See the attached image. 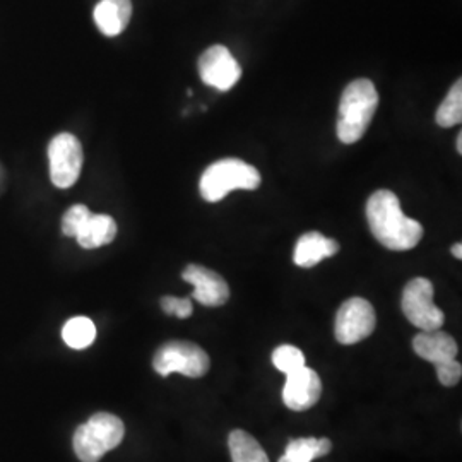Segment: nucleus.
I'll list each match as a JSON object with an SVG mask.
<instances>
[{"mask_svg":"<svg viewBox=\"0 0 462 462\" xmlns=\"http://www.w3.org/2000/svg\"><path fill=\"white\" fill-rule=\"evenodd\" d=\"M319 457V439L291 440L278 462H312Z\"/></svg>","mask_w":462,"mask_h":462,"instance_id":"20","label":"nucleus"},{"mask_svg":"<svg viewBox=\"0 0 462 462\" xmlns=\"http://www.w3.org/2000/svg\"><path fill=\"white\" fill-rule=\"evenodd\" d=\"M133 16L131 0H99L95 7V23L105 36H118Z\"/></svg>","mask_w":462,"mask_h":462,"instance_id":"14","label":"nucleus"},{"mask_svg":"<svg viewBox=\"0 0 462 462\" xmlns=\"http://www.w3.org/2000/svg\"><path fill=\"white\" fill-rule=\"evenodd\" d=\"M198 69L202 83L217 91H230L242 78V67L223 45H213L206 50L199 57Z\"/></svg>","mask_w":462,"mask_h":462,"instance_id":"9","label":"nucleus"},{"mask_svg":"<svg viewBox=\"0 0 462 462\" xmlns=\"http://www.w3.org/2000/svg\"><path fill=\"white\" fill-rule=\"evenodd\" d=\"M261 182L263 177L255 166L238 158H223L204 170L199 192L208 202H219L233 190H255Z\"/></svg>","mask_w":462,"mask_h":462,"instance_id":"3","label":"nucleus"},{"mask_svg":"<svg viewBox=\"0 0 462 462\" xmlns=\"http://www.w3.org/2000/svg\"><path fill=\"white\" fill-rule=\"evenodd\" d=\"M182 278L194 286L192 298H196V301L204 307H221L230 298L228 282L213 269L199 264L187 265Z\"/></svg>","mask_w":462,"mask_h":462,"instance_id":"10","label":"nucleus"},{"mask_svg":"<svg viewBox=\"0 0 462 462\" xmlns=\"http://www.w3.org/2000/svg\"><path fill=\"white\" fill-rule=\"evenodd\" d=\"M231 461L269 462V457L261 444L244 430H233L228 437Z\"/></svg>","mask_w":462,"mask_h":462,"instance_id":"16","label":"nucleus"},{"mask_svg":"<svg viewBox=\"0 0 462 462\" xmlns=\"http://www.w3.org/2000/svg\"><path fill=\"white\" fill-rule=\"evenodd\" d=\"M435 120L440 127H456L462 122V81H456L446 99L440 103Z\"/></svg>","mask_w":462,"mask_h":462,"instance_id":"18","label":"nucleus"},{"mask_svg":"<svg viewBox=\"0 0 462 462\" xmlns=\"http://www.w3.org/2000/svg\"><path fill=\"white\" fill-rule=\"evenodd\" d=\"M330 450H332V442L329 439H319V457L328 456Z\"/></svg>","mask_w":462,"mask_h":462,"instance_id":"24","label":"nucleus"},{"mask_svg":"<svg viewBox=\"0 0 462 462\" xmlns=\"http://www.w3.org/2000/svg\"><path fill=\"white\" fill-rule=\"evenodd\" d=\"M456 148H457V152L462 154V133L457 134V141H456Z\"/></svg>","mask_w":462,"mask_h":462,"instance_id":"26","label":"nucleus"},{"mask_svg":"<svg viewBox=\"0 0 462 462\" xmlns=\"http://www.w3.org/2000/svg\"><path fill=\"white\" fill-rule=\"evenodd\" d=\"M116 223L112 216L93 215L88 217L83 228L76 235L78 244L83 248H98L116 240Z\"/></svg>","mask_w":462,"mask_h":462,"instance_id":"15","label":"nucleus"},{"mask_svg":"<svg viewBox=\"0 0 462 462\" xmlns=\"http://www.w3.org/2000/svg\"><path fill=\"white\" fill-rule=\"evenodd\" d=\"M366 221L380 244L394 252L411 250L423 238L421 223L404 215L396 194L385 189L368 199Z\"/></svg>","mask_w":462,"mask_h":462,"instance_id":"1","label":"nucleus"},{"mask_svg":"<svg viewBox=\"0 0 462 462\" xmlns=\"http://www.w3.org/2000/svg\"><path fill=\"white\" fill-rule=\"evenodd\" d=\"M125 435L124 421L110 413H97L74 433V452L81 462H98L120 446Z\"/></svg>","mask_w":462,"mask_h":462,"instance_id":"4","label":"nucleus"},{"mask_svg":"<svg viewBox=\"0 0 462 462\" xmlns=\"http://www.w3.org/2000/svg\"><path fill=\"white\" fill-rule=\"evenodd\" d=\"M91 216V211L83 206V204H76L72 208H69L66 215L62 217V233L66 236H74L83 228L84 223L88 221V217Z\"/></svg>","mask_w":462,"mask_h":462,"instance_id":"21","label":"nucleus"},{"mask_svg":"<svg viewBox=\"0 0 462 462\" xmlns=\"http://www.w3.org/2000/svg\"><path fill=\"white\" fill-rule=\"evenodd\" d=\"M401 309L418 329H440L446 322V315L433 303V284L425 278H414L406 284Z\"/></svg>","mask_w":462,"mask_h":462,"instance_id":"7","label":"nucleus"},{"mask_svg":"<svg viewBox=\"0 0 462 462\" xmlns=\"http://www.w3.org/2000/svg\"><path fill=\"white\" fill-rule=\"evenodd\" d=\"M435 370H437L439 382L446 387H454L456 383H459L462 377V366L456 358L444 364L435 365Z\"/></svg>","mask_w":462,"mask_h":462,"instance_id":"23","label":"nucleus"},{"mask_svg":"<svg viewBox=\"0 0 462 462\" xmlns=\"http://www.w3.org/2000/svg\"><path fill=\"white\" fill-rule=\"evenodd\" d=\"M414 353L430 364L439 365L454 360L459 346L456 339L444 330H421L413 339Z\"/></svg>","mask_w":462,"mask_h":462,"instance_id":"12","label":"nucleus"},{"mask_svg":"<svg viewBox=\"0 0 462 462\" xmlns=\"http://www.w3.org/2000/svg\"><path fill=\"white\" fill-rule=\"evenodd\" d=\"M273 364L280 372L290 375V374H295L300 368L305 366V355L297 346L282 345V346L274 349Z\"/></svg>","mask_w":462,"mask_h":462,"instance_id":"19","label":"nucleus"},{"mask_svg":"<svg viewBox=\"0 0 462 462\" xmlns=\"http://www.w3.org/2000/svg\"><path fill=\"white\" fill-rule=\"evenodd\" d=\"M379 106L375 84L370 79H356L347 84L339 101L336 133L343 144L358 143L368 131Z\"/></svg>","mask_w":462,"mask_h":462,"instance_id":"2","label":"nucleus"},{"mask_svg":"<svg viewBox=\"0 0 462 462\" xmlns=\"http://www.w3.org/2000/svg\"><path fill=\"white\" fill-rule=\"evenodd\" d=\"M339 252V244L319 231H309L298 238L293 261L298 267L310 269L324 259L334 257Z\"/></svg>","mask_w":462,"mask_h":462,"instance_id":"13","label":"nucleus"},{"mask_svg":"<svg viewBox=\"0 0 462 462\" xmlns=\"http://www.w3.org/2000/svg\"><path fill=\"white\" fill-rule=\"evenodd\" d=\"M162 309L166 315H175L179 319H189L194 312L190 298L163 297Z\"/></svg>","mask_w":462,"mask_h":462,"instance_id":"22","label":"nucleus"},{"mask_svg":"<svg viewBox=\"0 0 462 462\" xmlns=\"http://www.w3.org/2000/svg\"><path fill=\"white\" fill-rule=\"evenodd\" d=\"M452 255L456 257V259H462V245L461 244H456V245H452Z\"/></svg>","mask_w":462,"mask_h":462,"instance_id":"25","label":"nucleus"},{"mask_svg":"<svg viewBox=\"0 0 462 462\" xmlns=\"http://www.w3.org/2000/svg\"><path fill=\"white\" fill-rule=\"evenodd\" d=\"M50 179L59 189H70L83 170V144L72 134L55 135L49 144Z\"/></svg>","mask_w":462,"mask_h":462,"instance_id":"6","label":"nucleus"},{"mask_svg":"<svg viewBox=\"0 0 462 462\" xmlns=\"http://www.w3.org/2000/svg\"><path fill=\"white\" fill-rule=\"evenodd\" d=\"M322 394V382L312 368L303 366L295 374L286 375L282 401L293 411H307L315 406Z\"/></svg>","mask_w":462,"mask_h":462,"instance_id":"11","label":"nucleus"},{"mask_svg":"<svg viewBox=\"0 0 462 462\" xmlns=\"http://www.w3.org/2000/svg\"><path fill=\"white\" fill-rule=\"evenodd\" d=\"M156 374L168 377L175 372L190 379L204 377L209 372L211 360L202 347L189 341H170L160 347L152 358Z\"/></svg>","mask_w":462,"mask_h":462,"instance_id":"5","label":"nucleus"},{"mask_svg":"<svg viewBox=\"0 0 462 462\" xmlns=\"http://www.w3.org/2000/svg\"><path fill=\"white\" fill-rule=\"evenodd\" d=\"M62 337L66 345L72 349H84L91 346L97 339V326L88 317H74L67 320Z\"/></svg>","mask_w":462,"mask_h":462,"instance_id":"17","label":"nucleus"},{"mask_svg":"<svg viewBox=\"0 0 462 462\" xmlns=\"http://www.w3.org/2000/svg\"><path fill=\"white\" fill-rule=\"evenodd\" d=\"M377 326V315L365 298L346 300L336 315L334 334L341 345H356L366 339Z\"/></svg>","mask_w":462,"mask_h":462,"instance_id":"8","label":"nucleus"}]
</instances>
